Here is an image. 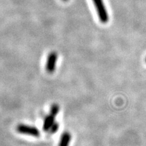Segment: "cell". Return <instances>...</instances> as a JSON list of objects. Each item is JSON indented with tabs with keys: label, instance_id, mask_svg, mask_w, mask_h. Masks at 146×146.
<instances>
[{
	"label": "cell",
	"instance_id": "obj_1",
	"mask_svg": "<svg viewBox=\"0 0 146 146\" xmlns=\"http://www.w3.org/2000/svg\"><path fill=\"white\" fill-rule=\"evenodd\" d=\"M96 9L98 15L102 23H107L109 20L108 13L103 0H92Z\"/></svg>",
	"mask_w": 146,
	"mask_h": 146
},
{
	"label": "cell",
	"instance_id": "obj_8",
	"mask_svg": "<svg viewBox=\"0 0 146 146\" xmlns=\"http://www.w3.org/2000/svg\"><path fill=\"white\" fill-rule=\"evenodd\" d=\"M63 1H68V0H63Z\"/></svg>",
	"mask_w": 146,
	"mask_h": 146
},
{
	"label": "cell",
	"instance_id": "obj_2",
	"mask_svg": "<svg viewBox=\"0 0 146 146\" xmlns=\"http://www.w3.org/2000/svg\"><path fill=\"white\" fill-rule=\"evenodd\" d=\"M17 130L19 133L38 137L40 135V130L35 127L21 124L17 127Z\"/></svg>",
	"mask_w": 146,
	"mask_h": 146
},
{
	"label": "cell",
	"instance_id": "obj_6",
	"mask_svg": "<svg viewBox=\"0 0 146 146\" xmlns=\"http://www.w3.org/2000/svg\"><path fill=\"white\" fill-rule=\"evenodd\" d=\"M59 111H60V107H59L58 105H57V104L52 105L51 109H50V113L54 115L55 116H56L58 114Z\"/></svg>",
	"mask_w": 146,
	"mask_h": 146
},
{
	"label": "cell",
	"instance_id": "obj_4",
	"mask_svg": "<svg viewBox=\"0 0 146 146\" xmlns=\"http://www.w3.org/2000/svg\"><path fill=\"white\" fill-rule=\"evenodd\" d=\"M56 117V116H55L51 113L45 117L43 124V130L44 131H48L50 130L54 122H56V120H55Z\"/></svg>",
	"mask_w": 146,
	"mask_h": 146
},
{
	"label": "cell",
	"instance_id": "obj_5",
	"mask_svg": "<svg viewBox=\"0 0 146 146\" xmlns=\"http://www.w3.org/2000/svg\"><path fill=\"white\" fill-rule=\"evenodd\" d=\"M71 141V135L68 131H65L62 135L58 146H69Z\"/></svg>",
	"mask_w": 146,
	"mask_h": 146
},
{
	"label": "cell",
	"instance_id": "obj_3",
	"mask_svg": "<svg viewBox=\"0 0 146 146\" xmlns=\"http://www.w3.org/2000/svg\"><path fill=\"white\" fill-rule=\"evenodd\" d=\"M57 60V54L56 52H50L47 57L46 70L49 73H52L56 70Z\"/></svg>",
	"mask_w": 146,
	"mask_h": 146
},
{
	"label": "cell",
	"instance_id": "obj_9",
	"mask_svg": "<svg viewBox=\"0 0 146 146\" xmlns=\"http://www.w3.org/2000/svg\"></svg>",
	"mask_w": 146,
	"mask_h": 146
},
{
	"label": "cell",
	"instance_id": "obj_7",
	"mask_svg": "<svg viewBox=\"0 0 146 146\" xmlns=\"http://www.w3.org/2000/svg\"><path fill=\"white\" fill-rule=\"evenodd\" d=\"M58 129H59V124L56 121L54 122V124L52 125V126L51 127V129H50V130L49 131L50 133H56Z\"/></svg>",
	"mask_w": 146,
	"mask_h": 146
}]
</instances>
